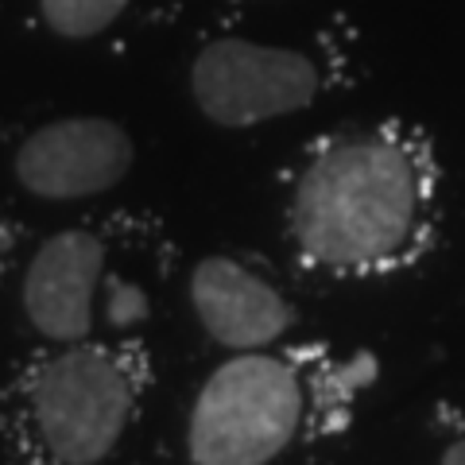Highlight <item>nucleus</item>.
Segmentation results:
<instances>
[{
	"instance_id": "nucleus-1",
	"label": "nucleus",
	"mask_w": 465,
	"mask_h": 465,
	"mask_svg": "<svg viewBox=\"0 0 465 465\" xmlns=\"http://www.w3.org/2000/svg\"><path fill=\"white\" fill-rule=\"evenodd\" d=\"M442 155L419 121L353 116L302 143L283 174V249L322 283L415 272L442 237Z\"/></svg>"
},
{
	"instance_id": "nucleus-2",
	"label": "nucleus",
	"mask_w": 465,
	"mask_h": 465,
	"mask_svg": "<svg viewBox=\"0 0 465 465\" xmlns=\"http://www.w3.org/2000/svg\"><path fill=\"white\" fill-rule=\"evenodd\" d=\"M361 78L341 0H222L186 58V97L217 133H260L322 109Z\"/></svg>"
},
{
	"instance_id": "nucleus-3",
	"label": "nucleus",
	"mask_w": 465,
	"mask_h": 465,
	"mask_svg": "<svg viewBox=\"0 0 465 465\" xmlns=\"http://www.w3.org/2000/svg\"><path fill=\"white\" fill-rule=\"evenodd\" d=\"M376 381L365 349L295 338L225 353L183 415L186 465H287L349 427Z\"/></svg>"
},
{
	"instance_id": "nucleus-4",
	"label": "nucleus",
	"mask_w": 465,
	"mask_h": 465,
	"mask_svg": "<svg viewBox=\"0 0 465 465\" xmlns=\"http://www.w3.org/2000/svg\"><path fill=\"white\" fill-rule=\"evenodd\" d=\"M155 384V357L136 338L47 345L0 396L8 465H101L136 427Z\"/></svg>"
},
{
	"instance_id": "nucleus-5",
	"label": "nucleus",
	"mask_w": 465,
	"mask_h": 465,
	"mask_svg": "<svg viewBox=\"0 0 465 465\" xmlns=\"http://www.w3.org/2000/svg\"><path fill=\"white\" fill-rule=\"evenodd\" d=\"M167 256L101 225H66L39 241L20 280V307L43 345L136 338L155 314Z\"/></svg>"
},
{
	"instance_id": "nucleus-6",
	"label": "nucleus",
	"mask_w": 465,
	"mask_h": 465,
	"mask_svg": "<svg viewBox=\"0 0 465 465\" xmlns=\"http://www.w3.org/2000/svg\"><path fill=\"white\" fill-rule=\"evenodd\" d=\"M186 311L217 353H252L299 338L302 307L275 264L244 249H210L186 268Z\"/></svg>"
},
{
	"instance_id": "nucleus-7",
	"label": "nucleus",
	"mask_w": 465,
	"mask_h": 465,
	"mask_svg": "<svg viewBox=\"0 0 465 465\" xmlns=\"http://www.w3.org/2000/svg\"><path fill=\"white\" fill-rule=\"evenodd\" d=\"M136 167L133 133L97 113L54 116L12 152V179L35 202H90L113 194Z\"/></svg>"
},
{
	"instance_id": "nucleus-8",
	"label": "nucleus",
	"mask_w": 465,
	"mask_h": 465,
	"mask_svg": "<svg viewBox=\"0 0 465 465\" xmlns=\"http://www.w3.org/2000/svg\"><path fill=\"white\" fill-rule=\"evenodd\" d=\"M35 8L54 39L94 43L116 32L140 8V0H35Z\"/></svg>"
},
{
	"instance_id": "nucleus-9",
	"label": "nucleus",
	"mask_w": 465,
	"mask_h": 465,
	"mask_svg": "<svg viewBox=\"0 0 465 465\" xmlns=\"http://www.w3.org/2000/svg\"><path fill=\"white\" fill-rule=\"evenodd\" d=\"M434 465H465V427L458 434H450V439L442 442L439 461H434Z\"/></svg>"
},
{
	"instance_id": "nucleus-10",
	"label": "nucleus",
	"mask_w": 465,
	"mask_h": 465,
	"mask_svg": "<svg viewBox=\"0 0 465 465\" xmlns=\"http://www.w3.org/2000/svg\"><path fill=\"white\" fill-rule=\"evenodd\" d=\"M5 272H8V241H5V229H0V283H5Z\"/></svg>"
},
{
	"instance_id": "nucleus-11",
	"label": "nucleus",
	"mask_w": 465,
	"mask_h": 465,
	"mask_svg": "<svg viewBox=\"0 0 465 465\" xmlns=\"http://www.w3.org/2000/svg\"><path fill=\"white\" fill-rule=\"evenodd\" d=\"M299 465H330V461H299Z\"/></svg>"
}]
</instances>
